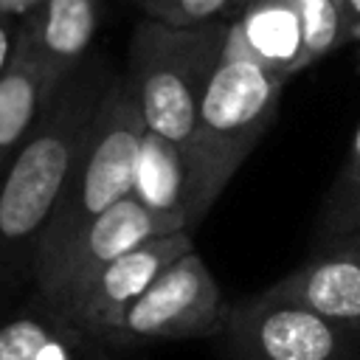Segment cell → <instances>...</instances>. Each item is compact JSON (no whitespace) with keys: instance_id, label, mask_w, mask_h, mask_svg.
Instances as JSON below:
<instances>
[{"instance_id":"obj_1","label":"cell","mask_w":360,"mask_h":360,"mask_svg":"<svg viewBox=\"0 0 360 360\" xmlns=\"http://www.w3.org/2000/svg\"><path fill=\"white\" fill-rule=\"evenodd\" d=\"M107 87L96 65H79L45 101L37 124L0 172V259L34 256V245L84 146Z\"/></svg>"},{"instance_id":"obj_2","label":"cell","mask_w":360,"mask_h":360,"mask_svg":"<svg viewBox=\"0 0 360 360\" xmlns=\"http://www.w3.org/2000/svg\"><path fill=\"white\" fill-rule=\"evenodd\" d=\"M284 76L222 51L197 107L186 160V222L197 228L276 121Z\"/></svg>"},{"instance_id":"obj_3","label":"cell","mask_w":360,"mask_h":360,"mask_svg":"<svg viewBox=\"0 0 360 360\" xmlns=\"http://www.w3.org/2000/svg\"><path fill=\"white\" fill-rule=\"evenodd\" d=\"M143 132L146 124L127 73L110 79L70 177L34 245L31 273L53 262L84 225H90L101 211L129 194Z\"/></svg>"},{"instance_id":"obj_4","label":"cell","mask_w":360,"mask_h":360,"mask_svg":"<svg viewBox=\"0 0 360 360\" xmlns=\"http://www.w3.org/2000/svg\"><path fill=\"white\" fill-rule=\"evenodd\" d=\"M225 37V20L180 28L143 17L135 25L127 79L149 132L169 138L180 149L188 146L197 107L222 56Z\"/></svg>"},{"instance_id":"obj_5","label":"cell","mask_w":360,"mask_h":360,"mask_svg":"<svg viewBox=\"0 0 360 360\" xmlns=\"http://www.w3.org/2000/svg\"><path fill=\"white\" fill-rule=\"evenodd\" d=\"M228 307L217 278L197 250L166 264L124 309L104 349H132L152 340H188L219 335Z\"/></svg>"},{"instance_id":"obj_6","label":"cell","mask_w":360,"mask_h":360,"mask_svg":"<svg viewBox=\"0 0 360 360\" xmlns=\"http://www.w3.org/2000/svg\"><path fill=\"white\" fill-rule=\"evenodd\" d=\"M228 360H357L360 335L323 315L259 292L228 307L222 326Z\"/></svg>"},{"instance_id":"obj_7","label":"cell","mask_w":360,"mask_h":360,"mask_svg":"<svg viewBox=\"0 0 360 360\" xmlns=\"http://www.w3.org/2000/svg\"><path fill=\"white\" fill-rule=\"evenodd\" d=\"M172 231H188L180 217H166L143 208L135 197H124L107 211H101L90 225H84L53 262L34 273L37 295L56 309L68 295H73L90 276H96L107 262L118 259L129 248L163 236Z\"/></svg>"},{"instance_id":"obj_8","label":"cell","mask_w":360,"mask_h":360,"mask_svg":"<svg viewBox=\"0 0 360 360\" xmlns=\"http://www.w3.org/2000/svg\"><path fill=\"white\" fill-rule=\"evenodd\" d=\"M194 250L188 231H172L163 236H152L118 259L107 262L96 276H90L73 295H68L56 312L73 323L79 332L90 335L101 346L112 335L124 309L152 284V278L172 264L177 256Z\"/></svg>"},{"instance_id":"obj_9","label":"cell","mask_w":360,"mask_h":360,"mask_svg":"<svg viewBox=\"0 0 360 360\" xmlns=\"http://www.w3.org/2000/svg\"><path fill=\"white\" fill-rule=\"evenodd\" d=\"M264 295L295 301L360 335V231L340 236L335 248L270 284Z\"/></svg>"},{"instance_id":"obj_10","label":"cell","mask_w":360,"mask_h":360,"mask_svg":"<svg viewBox=\"0 0 360 360\" xmlns=\"http://www.w3.org/2000/svg\"><path fill=\"white\" fill-rule=\"evenodd\" d=\"M101 0H39L17 28V51L39 62L51 76L73 73L96 37Z\"/></svg>"},{"instance_id":"obj_11","label":"cell","mask_w":360,"mask_h":360,"mask_svg":"<svg viewBox=\"0 0 360 360\" xmlns=\"http://www.w3.org/2000/svg\"><path fill=\"white\" fill-rule=\"evenodd\" d=\"M290 79L301 65V20L295 0H245L242 14L228 22L225 48Z\"/></svg>"},{"instance_id":"obj_12","label":"cell","mask_w":360,"mask_h":360,"mask_svg":"<svg viewBox=\"0 0 360 360\" xmlns=\"http://www.w3.org/2000/svg\"><path fill=\"white\" fill-rule=\"evenodd\" d=\"M62 79L14 48L8 68L0 73V172L37 124L45 101Z\"/></svg>"},{"instance_id":"obj_13","label":"cell","mask_w":360,"mask_h":360,"mask_svg":"<svg viewBox=\"0 0 360 360\" xmlns=\"http://www.w3.org/2000/svg\"><path fill=\"white\" fill-rule=\"evenodd\" d=\"M90 335L68 323L39 295L28 309L0 321V360H73Z\"/></svg>"},{"instance_id":"obj_14","label":"cell","mask_w":360,"mask_h":360,"mask_svg":"<svg viewBox=\"0 0 360 360\" xmlns=\"http://www.w3.org/2000/svg\"><path fill=\"white\" fill-rule=\"evenodd\" d=\"M143 208L166 217H180L186 222V160L183 149L163 135L143 132L135 169H132V188ZM188 228V222H186Z\"/></svg>"},{"instance_id":"obj_15","label":"cell","mask_w":360,"mask_h":360,"mask_svg":"<svg viewBox=\"0 0 360 360\" xmlns=\"http://www.w3.org/2000/svg\"><path fill=\"white\" fill-rule=\"evenodd\" d=\"M321 225H323V236L329 239H340L360 231V127L354 129L349 158L326 200Z\"/></svg>"},{"instance_id":"obj_16","label":"cell","mask_w":360,"mask_h":360,"mask_svg":"<svg viewBox=\"0 0 360 360\" xmlns=\"http://www.w3.org/2000/svg\"><path fill=\"white\" fill-rule=\"evenodd\" d=\"M301 20V65L309 68L329 51L346 45L338 0H295Z\"/></svg>"},{"instance_id":"obj_17","label":"cell","mask_w":360,"mask_h":360,"mask_svg":"<svg viewBox=\"0 0 360 360\" xmlns=\"http://www.w3.org/2000/svg\"><path fill=\"white\" fill-rule=\"evenodd\" d=\"M231 6L233 0H141L146 17L180 28H194L219 20V14L228 11Z\"/></svg>"},{"instance_id":"obj_18","label":"cell","mask_w":360,"mask_h":360,"mask_svg":"<svg viewBox=\"0 0 360 360\" xmlns=\"http://www.w3.org/2000/svg\"><path fill=\"white\" fill-rule=\"evenodd\" d=\"M343 42H360V0H338Z\"/></svg>"},{"instance_id":"obj_19","label":"cell","mask_w":360,"mask_h":360,"mask_svg":"<svg viewBox=\"0 0 360 360\" xmlns=\"http://www.w3.org/2000/svg\"><path fill=\"white\" fill-rule=\"evenodd\" d=\"M17 28L20 22L14 17H0V73L8 68L14 48H17Z\"/></svg>"},{"instance_id":"obj_20","label":"cell","mask_w":360,"mask_h":360,"mask_svg":"<svg viewBox=\"0 0 360 360\" xmlns=\"http://www.w3.org/2000/svg\"><path fill=\"white\" fill-rule=\"evenodd\" d=\"M39 0H0V17H25Z\"/></svg>"},{"instance_id":"obj_21","label":"cell","mask_w":360,"mask_h":360,"mask_svg":"<svg viewBox=\"0 0 360 360\" xmlns=\"http://www.w3.org/2000/svg\"><path fill=\"white\" fill-rule=\"evenodd\" d=\"M73 360H110V352H107L98 340H93V338H90V340L84 343V349H82Z\"/></svg>"},{"instance_id":"obj_22","label":"cell","mask_w":360,"mask_h":360,"mask_svg":"<svg viewBox=\"0 0 360 360\" xmlns=\"http://www.w3.org/2000/svg\"><path fill=\"white\" fill-rule=\"evenodd\" d=\"M233 3H245V0H233Z\"/></svg>"}]
</instances>
